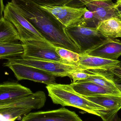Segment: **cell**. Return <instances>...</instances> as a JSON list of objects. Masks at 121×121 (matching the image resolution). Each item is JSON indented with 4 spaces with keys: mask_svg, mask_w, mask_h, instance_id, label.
Wrapping results in <instances>:
<instances>
[{
    "mask_svg": "<svg viewBox=\"0 0 121 121\" xmlns=\"http://www.w3.org/2000/svg\"><path fill=\"white\" fill-rule=\"evenodd\" d=\"M89 75V74L85 71L76 69L71 71L68 73L67 77L72 79L73 82H74L78 80L85 79L88 78Z\"/></svg>",
    "mask_w": 121,
    "mask_h": 121,
    "instance_id": "24",
    "label": "cell"
},
{
    "mask_svg": "<svg viewBox=\"0 0 121 121\" xmlns=\"http://www.w3.org/2000/svg\"><path fill=\"white\" fill-rule=\"evenodd\" d=\"M116 3L121 5V0H117Z\"/></svg>",
    "mask_w": 121,
    "mask_h": 121,
    "instance_id": "32",
    "label": "cell"
},
{
    "mask_svg": "<svg viewBox=\"0 0 121 121\" xmlns=\"http://www.w3.org/2000/svg\"><path fill=\"white\" fill-rule=\"evenodd\" d=\"M21 121H82L75 112L65 108L46 111L30 112Z\"/></svg>",
    "mask_w": 121,
    "mask_h": 121,
    "instance_id": "9",
    "label": "cell"
},
{
    "mask_svg": "<svg viewBox=\"0 0 121 121\" xmlns=\"http://www.w3.org/2000/svg\"><path fill=\"white\" fill-rule=\"evenodd\" d=\"M77 93L84 97H91L101 95L121 96L119 90L108 89L91 82H72L70 84Z\"/></svg>",
    "mask_w": 121,
    "mask_h": 121,
    "instance_id": "13",
    "label": "cell"
},
{
    "mask_svg": "<svg viewBox=\"0 0 121 121\" xmlns=\"http://www.w3.org/2000/svg\"><path fill=\"white\" fill-rule=\"evenodd\" d=\"M30 108L13 107L0 109V121H15L22 116L30 113Z\"/></svg>",
    "mask_w": 121,
    "mask_h": 121,
    "instance_id": "21",
    "label": "cell"
},
{
    "mask_svg": "<svg viewBox=\"0 0 121 121\" xmlns=\"http://www.w3.org/2000/svg\"><path fill=\"white\" fill-rule=\"evenodd\" d=\"M116 4L112 0H94L89 2L85 6L93 13L96 18L101 22L117 17L115 11Z\"/></svg>",
    "mask_w": 121,
    "mask_h": 121,
    "instance_id": "15",
    "label": "cell"
},
{
    "mask_svg": "<svg viewBox=\"0 0 121 121\" xmlns=\"http://www.w3.org/2000/svg\"><path fill=\"white\" fill-rule=\"evenodd\" d=\"M97 28L107 37L121 38V20L118 17L111 18L100 22Z\"/></svg>",
    "mask_w": 121,
    "mask_h": 121,
    "instance_id": "18",
    "label": "cell"
},
{
    "mask_svg": "<svg viewBox=\"0 0 121 121\" xmlns=\"http://www.w3.org/2000/svg\"><path fill=\"white\" fill-rule=\"evenodd\" d=\"M23 59L62 63V59L55 51V46L47 41L35 40L22 43Z\"/></svg>",
    "mask_w": 121,
    "mask_h": 121,
    "instance_id": "5",
    "label": "cell"
},
{
    "mask_svg": "<svg viewBox=\"0 0 121 121\" xmlns=\"http://www.w3.org/2000/svg\"><path fill=\"white\" fill-rule=\"evenodd\" d=\"M48 96L54 104L63 107L71 106L108 121L116 114L88 100L76 92L70 84H55L47 85Z\"/></svg>",
    "mask_w": 121,
    "mask_h": 121,
    "instance_id": "2",
    "label": "cell"
},
{
    "mask_svg": "<svg viewBox=\"0 0 121 121\" xmlns=\"http://www.w3.org/2000/svg\"><path fill=\"white\" fill-rule=\"evenodd\" d=\"M33 93L30 89L17 82H7L0 84V105L9 104Z\"/></svg>",
    "mask_w": 121,
    "mask_h": 121,
    "instance_id": "10",
    "label": "cell"
},
{
    "mask_svg": "<svg viewBox=\"0 0 121 121\" xmlns=\"http://www.w3.org/2000/svg\"><path fill=\"white\" fill-rule=\"evenodd\" d=\"M3 16L5 19L14 26L22 43L32 40L46 41L32 25L21 15L11 1L6 5Z\"/></svg>",
    "mask_w": 121,
    "mask_h": 121,
    "instance_id": "4",
    "label": "cell"
},
{
    "mask_svg": "<svg viewBox=\"0 0 121 121\" xmlns=\"http://www.w3.org/2000/svg\"><path fill=\"white\" fill-rule=\"evenodd\" d=\"M4 66L10 69L18 80H28L47 85L56 84L55 77L40 70L17 63H3Z\"/></svg>",
    "mask_w": 121,
    "mask_h": 121,
    "instance_id": "7",
    "label": "cell"
},
{
    "mask_svg": "<svg viewBox=\"0 0 121 121\" xmlns=\"http://www.w3.org/2000/svg\"><path fill=\"white\" fill-rule=\"evenodd\" d=\"M39 5L52 13L66 27L77 24L87 9L86 7L75 8L65 5Z\"/></svg>",
    "mask_w": 121,
    "mask_h": 121,
    "instance_id": "8",
    "label": "cell"
},
{
    "mask_svg": "<svg viewBox=\"0 0 121 121\" xmlns=\"http://www.w3.org/2000/svg\"><path fill=\"white\" fill-rule=\"evenodd\" d=\"M84 97L115 114L121 108V96L101 95Z\"/></svg>",
    "mask_w": 121,
    "mask_h": 121,
    "instance_id": "17",
    "label": "cell"
},
{
    "mask_svg": "<svg viewBox=\"0 0 121 121\" xmlns=\"http://www.w3.org/2000/svg\"><path fill=\"white\" fill-rule=\"evenodd\" d=\"M111 70L116 77L121 80V60L120 61V65L118 67L115 68Z\"/></svg>",
    "mask_w": 121,
    "mask_h": 121,
    "instance_id": "27",
    "label": "cell"
},
{
    "mask_svg": "<svg viewBox=\"0 0 121 121\" xmlns=\"http://www.w3.org/2000/svg\"><path fill=\"white\" fill-rule=\"evenodd\" d=\"M114 81L116 86L121 92V80L115 76Z\"/></svg>",
    "mask_w": 121,
    "mask_h": 121,
    "instance_id": "30",
    "label": "cell"
},
{
    "mask_svg": "<svg viewBox=\"0 0 121 121\" xmlns=\"http://www.w3.org/2000/svg\"><path fill=\"white\" fill-rule=\"evenodd\" d=\"M94 0H69L63 5L75 8H83L89 2Z\"/></svg>",
    "mask_w": 121,
    "mask_h": 121,
    "instance_id": "26",
    "label": "cell"
},
{
    "mask_svg": "<svg viewBox=\"0 0 121 121\" xmlns=\"http://www.w3.org/2000/svg\"><path fill=\"white\" fill-rule=\"evenodd\" d=\"M11 3L45 39L55 47L72 50L75 44L68 35L66 27L52 13L31 0H11Z\"/></svg>",
    "mask_w": 121,
    "mask_h": 121,
    "instance_id": "1",
    "label": "cell"
},
{
    "mask_svg": "<svg viewBox=\"0 0 121 121\" xmlns=\"http://www.w3.org/2000/svg\"><path fill=\"white\" fill-rule=\"evenodd\" d=\"M5 7L3 0H0V20L4 18L3 12Z\"/></svg>",
    "mask_w": 121,
    "mask_h": 121,
    "instance_id": "29",
    "label": "cell"
},
{
    "mask_svg": "<svg viewBox=\"0 0 121 121\" xmlns=\"http://www.w3.org/2000/svg\"><path fill=\"white\" fill-rule=\"evenodd\" d=\"M108 121H121V119L118 117L117 113L114 114Z\"/></svg>",
    "mask_w": 121,
    "mask_h": 121,
    "instance_id": "31",
    "label": "cell"
},
{
    "mask_svg": "<svg viewBox=\"0 0 121 121\" xmlns=\"http://www.w3.org/2000/svg\"><path fill=\"white\" fill-rule=\"evenodd\" d=\"M46 101L47 97L44 92L38 91L9 104L0 105V109L21 107L30 108L32 109H40L45 106Z\"/></svg>",
    "mask_w": 121,
    "mask_h": 121,
    "instance_id": "16",
    "label": "cell"
},
{
    "mask_svg": "<svg viewBox=\"0 0 121 121\" xmlns=\"http://www.w3.org/2000/svg\"><path fill=\"white\" fill-rule=\"evenodd\" d=\"M20 40L17 30L10 22L4 17L0 20V43H11Z\"/></svg>",
    "mask_w": 121,
    "mask_h": 121,
    "instance_id": "19",
    "label": "cell"
},
{
    "mask_svg": "<svg viewBox=\"0 0 121 121\" xmlns=\"http://www.w3.org/2000/svg\"><path fill=\"white\" fill-rule=\"evenodd\" d=\"M40 5L59 6L63 5L69 0H31Z\"/></svg>",
    "mask_w": 121,
    "mask_h": 121,
    "instance_id": "25",
    "label": "cell"
},
{
    "mask_svg": "<svg viewBox=\"0 0 121 121\" xmlns=\"http://www.w3.org/2000/svg\"><path fill=\"white\" fill-rule=\"evenodd\" d=\"M65 31L79 49L80 54H85L94 49L109 38L104 35L97 28L86 27L78 25L66 27Z\"/></svg>",
    "mask_w": 121,
    "mask_h": 121,
    "instance_id": "3",
    "label": "cell"
},
{
    "mask_svg": "<svg viewBox=\"0 0 121 121\" xmlns=\"http://www.w3.org/2000/svg\"><path fill=\"white\" fill-rule=\"evenodd\" d=\"M24 52L22 43H0V59L21 56Z\"/></svg>",
    "mask_w": 121,
    "mask_h": 121,
    "instance_id": "20",
    "label": "cell"
},
{
    "mask_svg": "<svg viewBox=\"0 0 121 121\" xmlns=\"http://www.w3.org/2000/svg\"><path fill=\"white\" fill-rule=\"evenodd\" d=\"M100 22L95 17L93 13L87 9L79 22L75 25L86 27L97 28Z\"/></svg>",
    "mask_w": 121,
    "mask_h": 121,
    "instance_id": "23",
    "label": "cell"
},
{
    "mask_svg": "<svg viewBox=\"0 0 121 121\" xmlns=\"http://www.w3.org/2000/svg\"><path fill=\"white\" fill-rule=\"evenodd\" d=\"M84 54L106 59L117 60L121 56V41L108 38L101 44Z\"/></svg>",
    "mask_w": 121,
    "mask_h": 121,
    "instance_id": "11",
    "label": "cell"
},
{
    "mask_svg": "<svg viewBox=\"0 0 121 121\" xmlns=\"http://www.w3.org/2000/svg\"><path fill=\"white\" fill-rule=\"evenodd\" d=\"M55 51L61 59L62 63L75 65L79 61L80 54L60 47H55Z\"/></svg>",
    "mask_w": 121,
    "mask_h": 121,
    "instance_id": "22",
    "label": "cell"
},
{
    "mask_svg": "<svg viewBox=\"0 0 121 121\" xmlns=\"http://www.w3.org/2000/svg\"><path fill=\"white\" fill-rule=\"evenodd\" d=\"M115 11L117 17L121 20V5L116 3Z\"/></svg>",
    "mask_w": 121,
    "mask_h": 121,
    "instance_id": "28",
    "label": "cell"
},
{
    "mask_svg": "<svg viewBox=\"0 0 121 121\" xmlns=\"http://www.w3.org/2000/svg\"><path fill=\"white\" fill-rule=\"evenodd\" d=\"M80 54L79 61L77 64L79 70L84 71L94 69L111 70L118 67L120 65V60L106 59L86 54Z\"/></svg>",
    "mask_w": 121,
    "mask_h": 121,
    "instance_id": "12",
    "label": "cell"
},
{
    "mask_svg": "<svg viewBox=\"0 0 121 121\" xmlns=\"http://www.w3.org/2000/svg\"><path fill=\"white\" fill-rule=\"evenodd\" d=\"M89 74V77L77 82H91L108 89L118 90L114 82L115 76L111 70L94 69L84 70Z\"/></svg>",
    "mask_w": 121,
    "mask_h": 121,
    "instance_id": "14",
    "label": "cell"
},
{
    "mask_svg": "<svg viewBox=\"0 0 121 121\" xmlns=\"http://www.w3.org/2000/svg\"><path fill=\"white\" fill-rule=\"evenodd\" d=\"M6 60H7L5 62L7 63H17L30 66L55 77H66L71 71L78 69L75 65L51 61L23 59L20 56L8 58Z\"/></svg>",
    "mask_w": 121,
    "mask_h": 121,
    "instance_id": "6",
    "label": "cell"
}]
</instances>
